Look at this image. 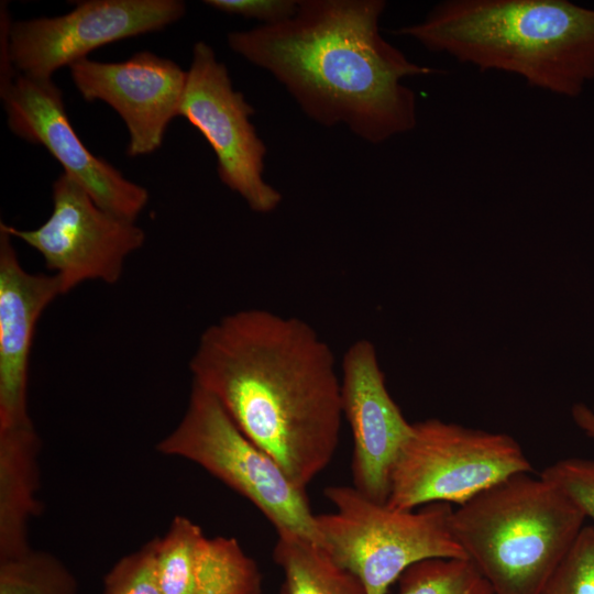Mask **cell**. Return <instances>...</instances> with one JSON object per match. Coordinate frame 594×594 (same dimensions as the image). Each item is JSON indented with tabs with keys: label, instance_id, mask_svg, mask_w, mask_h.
I'll use <instances>...</instances> for the list:
<instances>
[{
	"label": "cell",
	"instance_id": "cell-21",
	"mask_svg": "<svg viewBox=\"0 0 594 594\" xmlns=\"http://www.w3.org/2000/svg\"><path fill=\"white\" fill-rule=\"evenodd\" d=\"M160 537L122 557L107 573L103 594H162L156 570Z\"/></svg>",
	"mask_w": 594,
	"mask_h": 594
},
{
	"label": "cell",
	"instance_id": "cell-5",
	"mask_svg": "<svg viewBox=\"0 0 594 594\" xmlns=\"http://www.w3.org/2000/svg\"><path fill=\"white\" fill-rule=\"evenodd\" d=\"M323 494L334 512L315 517L321 546L361 580L369 594H386L419 561L466 558L452 531L451 504L400 510L354 486H328Z\"/></svg>",
	"mask_w": 594,
	"mask_h": 594
},
{
	"label": "cell",
	"instance_id": "cell-4",
	"mask_svg": "<svg viewBox=\"0 0 594 594\" xmlns=\"http://www.w3.org/2000/svg\"><path fill=\"white\" fill-rule=\"evenodd\" d=\"M585 518L553 483L519 473L459 505L451 527L495 594H541Z\"/></svg>",
	"mask_w": 594,
	"mask_h": 594
},
{
	"label": "cell",
	"instance_id": "cell-11",
	"mask_svg": "<svg viewBox=\"0 0 594 594\" xmlns=\"http://www.w3.org/2000/svg\"><path fill=\"white\" fill-rule=\"evenodd\" d=\"M0 97L12 133L45 147L100 208L136 220L148 202V191L86 147L70 124L62 90L52 78L18 74L0 85Z\"/></svg>",
	"mask_w": 594,
	"mask_h": 594
},
{
	"label": "cell",
	"instance_id": "cell-17",
	"mask_svg": "<svg viewBox=\"0 0 594 594\" xmlns=\"http://www.w3.org/2000/svg\"><path fill=\"white\" fill-rule=\"evenodd\" d=\"M275 530L273 559L284 576L280 594H369L322 546L288 529Z\"/></svg>",
	"mask_w": 594,
	"mask_h": 594
},
{
	"label": "cell",
	"instance_id": "cell-3",
	"mask_svg": "<svg viewBox=\"0 0 594 594\" xmlns=\"http://www.w3.org/2000/svg\"><path fill=\"white\" fill-rule=\"evenodd\" d=\"M393 33L565 98L594 80V9L568 0H447Z\"/></svg>",
	"mask_w": 594,
	"mask_h": 594
},
{
	"label": "cell",
	"instance_id": "cell-15",
	"mask_svg": "<svg viewBox=\"0 0 594 594\" xmlns=\"http://www.w3.org/2000/svg\"><path fill=\"white\" fill-rule=\"evenodd\" d=\"M156 570L162 594H263L256 562L233 537H207L175 516L160 537Z\"/></svg>",
	"mask_w": 594,
	"mask_h": 594
},
{
	"label": "cell",
	"instance_id": "cell-19",
	"mask_svg": "<svg viewBox=\"0 0 594 594\" xmlns=\"http://www.w3.org/2000/svg\"><path fill=\"white\" fill-rule=\"evenodd\" d=\"M397 594H495L468 558H431L406 569Z\"/></svg>",
	"mask_w": 594,
	"mask_h": 594
},
{
	"label": "cell",
	"instance_id": "cell-18",
	"mask_svg": "<svg viewBox=\"0 0 594 594\" xmlns=\"http://www.w3.org/2000/svg\"><path fill=\"white\" fill-rule=\"evenodd\" d=\"M0 594H78V585L57 557L31 548L0 559Z\"/></svg>",
	"mask_w": 594,
	"mask_h": 594
},
{
	"label": "cell",
	"instance_id": "cell-9",
	"mask_svg": "<svg viewBox=\"0 0 594 594\" xmlns=\"http://www.w3.org/2000/svg\"><path fill=\"white\" fill-rule=\"evenodd\" d=\"M254 108L233 88L227 66L199 41L180 100L178 116L206 139L217 158L220 180L258 213L274 211L282 194L264 179L266 146L250 121Z\"/></svg>",
	"mask_w": 594,
	"mask_h": 594
},
{
	"label": "cell",
	"instance_id": "cell-2",
	"mask_svg": "<svg viewBox=\"0 0 594 594\" xmlns=\"http://www.w3.org/2000/svg\"><path fill=\"white\" fill-rule=\"evenodd\" d=\"M385 8L383 0H298L292 18L230 32L228 44L271 73L310 119L378 144L417 124L416 95L404 79L439 72L382 36Z\"/></svg>",
	"mask_w": 594,
	"mask_h": 594
},
{
	"label": "cell",
	"instance_id": "cell-12",
	"mask_svg": "<svg viewBox=\"0 0 594 594\" xmlns=\"http://www.w3.org/2000/svg\"><path fill=\"white\" fill-rule=\"evenodd\" d=\"M69 69L86 101L101 100L122 118L129 132V156L147 155L161 147L168 124L179 117L187 72L147 51L118 63L86 57Z\"/></svg>",
	"mask_w": 594,
	"mask_h": 594
},
{
	"label": "cell",
	"instance_id": "cell-10",
	"mask_svg": "<svg viewBox=\"0 0 594 594\" xmlns=\"http://www.w3.org/2000/svg\"><path fill=\"white\" fill-rule=\"evenodd\" d=\"M52 189V213L38 228L22 230L3 222L0 228L43 256L63 294L88 280L118 283L128 256L144 244L145 232L135 221L100 208L65 173Z\"/></svg>",
	"mask_w": 594,
	"mask_h": 594
},
{
	"label": "cell",
	"instance_id": "cell-13",
	"mask_svg": "<svg viewBox=\"0 0 594 594\" xmlns=\"http://www.w3.org/2000/svg\"><path fill=\"white\" fill-rule=\"evenodd\" d=\"M341 402L353 437V486L386 503L391 473L413 424L389 395L376 348L367 339L353 342L343 355Z\"/></svg>",
	"mask_w": 594,
	"mask_h": 594
},
{
	"label": "cell",
	"instance_id": "cell-22",
	"mask_svg": "<svg viewBox=\"0 0 594 594\" xmlns=\"http://www.w3.org/2000/svg\"><path fill=\"white\" fill-rule=\"evenodd\" d=\"M558 486L585 515L594 520V460L566 458L540 474Z\"/></svg>",
	"mask_w": 594,
	"mask_h": 594
},
{
	"label": "cell",
	"instance_id": "cell-1",
	"mask_svg": "<svg viewBox=\"0 0 594 594\" xmlns=\"http://www.w3.org/2000/svg\"><path fill=\"white\" fill-rule=\"evenodd\" d=\"M329 344L305 320L250 308L202 331L189 361L239 429L306 490L337 450L341 377Z\"/></svg>",
	"mask_w": 594,
	"mask_h": 594
},
{
	"label": "cell",
	"instance_id": "cell-8",
	"mask_svg": "<svg viewBox=\"0 0 594 594\" xmlns=\"http://www.w3.org/2000/svg\"><path fill=\"white\" fill-rule=\"evenodd\" d=\"M185 12L179 0H88L58 16L12 22L1 6L0 79L52 78L106 44L161 31Z\"/></svg>",
	"mask_w": 594,
	"mask_h": 594
},
{
	"label": "cell",
	"instance_id": "cell-20",
	"mask_svg": "<svg viewBox=\"0 0 594 594\" xmlns=\"http://www.w3.org/2000/svg\"><path fill=\"white\" fill-rule=\"evenodd\" d=\"M541 594H594V526H583Z\"/></svg>",
	"mask_w": 594,
	"mask_h": 594
},
{
	"label": "cell",
	"instance_id": "cell-23",
	"mask_svg": "<svg viewBox=\"0 0 594 594\" xmlns=\"http://www.w3.org/2000/svg\"><path fill=\"white\" fill-rule=\"evenodd\" d=\"M205 3L227 14L256 19L263 25L285 21L298 9V0H207Z\"/></svg>",
	"mask_w": 594,
	"mask_h": 594
},
{
	"label": "cell",
	"instance_id": "cell-6",
	"mask_svg": "<svg viewBox=\"0 0 594 594\" xmlns=\"http://www.w3.org/2000/svg\"><path fill=\"white\" fill-rule=\"evenodd\" d=\"M187 459L250 501L273 524L321 546L306 490L252 442L220 403L193 383L178 425L155 447Z\"/></svg>",
	"mask_w": 594,
	"mask_h": 594
},
{
	"label": "cell",
	"instance_id": "cell-16",
	"mask_svg": "<svg viewBox=\"0 0 594 594\" xmlns=\"http://www.w3.org/2000/svg\"><path fill=\"white\" fill-rule=\"evenodd\" d=\"M40 450L34 426L0 430V559L31 549L29 524L41 510Z\"/></svg>",
	"mask_w": 594,
	"mask_h": 594
},
{
	"label": "cell",
	"instance_id": "cell-14",
	"mask_svg": "<svg viewBox=\"0 0 594 594\" xmlns=\"http://www.w3.org/2000/svg\"><path fill=\"white\" fill-rule=\"evenodd\" d=\"M61 295L58 277L24 270L11 235L0 228V430L34 426L28 380L35 328Z\"/></svg>",
	"mask_w": 594,
	"mask_h": 594
},
{
	"label": "cell",
	"instance_id": "cell-7",
	"mask_svg": "<svg viewBox=\"0 0 594 594\" xmlns=\"http://www.w3.org/2000/svg\"><path fill=\"white\" fill-rule=\"evenodd\" d=\"M532 465L512 436L440 419L413 424L391 473L386 505L400 510L431 503L462 505Z\"/></svg>",
	"mask_w": 594,
	"mask_h": 594
},
{
	"label": "cell",
	"instance_id": "cell-24",
	"mask_svg": "<svg viewBox=\"0 0 594 594\" xmlns=\"http://www.w3.org/2000/svg\"><path fill=\"white\" fill-rule=\"evenodd\" d=\"M575 425L592 440H594V406L583 403L573 405L571 410Z\"/></svg>",
	"mask_w": 594,
	"mask_h": 594
}]
</instances>
